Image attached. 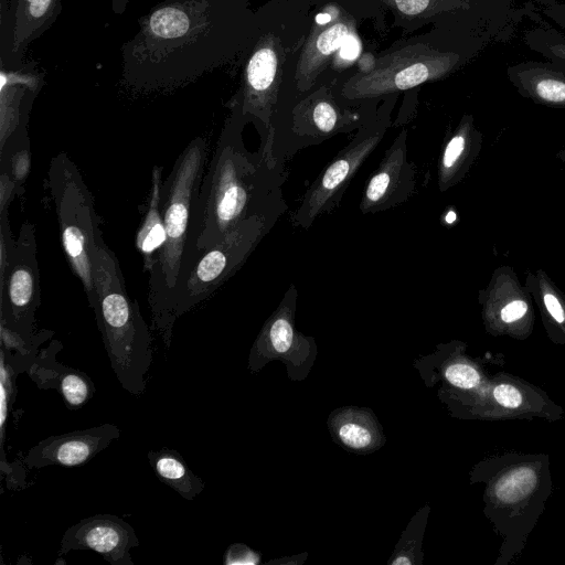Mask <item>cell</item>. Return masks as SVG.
I'll use <instances>...</instances> for the list:
<instances>
[{
	"instance_id": "cell-1",
	"label": "cell",
	"mask_w": 565,
	"mask_h": 565,
	"mask_svg": "<svg viewBox=\"0 0 565 565\" xmlns=\"http://www.w3.org/2000/svg\"><path fill=\"white\" fill-rule=\"evenodd\" d=\"M227 0H164L124 43L122 79L134 89H172L195 81L228 53Z\"/></svg>"
},
{
	"instance_id": "cell-2",
	"label": "cell",
	"mask_w": 565,
	"mask_h": 565,
	"mask_svg": "<svg viewBox=\"0 0 565 565\" xmlns=\"http://www.w3.org/2000/svg\"><path fill=\"white\" fill-rule=\"evenodd\" d=\"M243 117L238 105L221 131L202 179L192 207L178 282L200 253L220 242L238 224L256 215L287 209L281 194L286 178L284 160L275 154L273 139H265L256 152L246 149L242 139Z\"/></svg>"
},
{
	"instance_id": "cell-3",
	"label": "cell",
	"mask_w": 565,
	"mask_h": 565,
	"mask_svg": "<svg viewBox=\"0 0 565 565\" xmlns=\"http://www.w3.org/2000/svg\"><path fill=\"white\" fill-rule=\"evenodd\" d=\"M470 483H483V513L501 539L495 565H509L526 546L553 484L550 456L516 451L478 461Z\"/></svg>"
},
{
	"instance_id": "cell-4",
	"label": "cell",
	"mask_w": 565,
	"mask_h": 565,
	"mask_svg": "<svg viewBox=\"0 0 565 565\" xmlns=\"http://www.w3.org/2000/svg\"><path fill=\"white\" fill-rule=\"evenodd\" d=\"M206 157L207 141L204 137L190 141L177 158L160 191L166 239L149 270L148 305L151 328L167 349L171 345L174 327L172 300L182 271L192 207L203 179Z\"/></svg>"
},
{
	"instance_id": "cell-5",
	"label": "cell",
	"mask_w": 565,
	"mask_h": 565,
	"mask_svg": "<svg viewBox=\"0 0 565 565\" xmlns=\"http://www.w3.org/2000/svg\"><path fill=\"white\" fill-rule=\"evenodd\" d=\"M94 298L89 302L111 369L124 390L140 396L152 364V337L138 301L129 298L115 254L99 239L93 257Z\"/></svg>"
},
{
	"instance_id": "cell-6",
	"label": "cell",
	"mask_w": 565,
	"mask_h": 565,
	"mask_svg": "<svg viewBox=\"0 0 565 565\" xmlns=\"http://www.w3.org/2000/svg\"><path fill=\"white\" fill-rule=\"evenodd\" d=\"M47 184L57 215L61 245L89 303L95 290L93 257L103 237L94 198L81 171L65 152L51 159Z\"/></svg>"
},
{
	"instance_id": "cell-7",
	"label": "cell",
	"mask_w": 565,
	"mask_h": 565,
	"mask_svg": "<svg viewBox=\"0 0 565 565\" xmlns=\"http://www.w3.org/2000/svg\"><path fill=\"white\" fill-rule=\"evenodd\" d=\"M285 210L256 215L238 224L220 242L200 253L175 287L172 322L210 298L247 260Z\"/></svg>"
},
{
	"instance_id": "cell-8",
	"label": "cell",
	"mask_w": 565,
	"mask_h": 565,
	"mask_svg": "<svg viewBox=\"0 0 565 565\" xmlns=\"http://www.w3.org/2000/svg\"><path fill=\"white\" fill-rule=\"evenodd\" d=\"M448 402L460 418L480 420H511L541 418L557 422L564 409L546 392L529 381L500 371L477 393L450 396Z\"/></svg>"
},
{
	"instance_id": "cell-9",
	"label": "cell",
	"mask_w": 565,
	"mask_h": 565,
	"mask_svg": "<svg viewBox=\"0 0 565 565\" xmlns=\"http://www.w3.org/2000/svg\"><path fill=\"white\" fill-rule=\"evenodd\" d=\"M40 303L35 226L26 220L13 249L0 258V323L31 340Z\"/></svg>"
},
{
	"instance_id": "cell-10",
	"label": "cell",
	"mask_w": 565,
	"mask_h": 565,
	"mask_svg": "<svg viewBox=\"0 0 565 565\" xmlns=\"http://www.w3.org/2000/svg\"><path fill=\"white\" fill-rule=\"evenodd\" d=\"M386 124L373 122L358 135L331 160L305 193L291 223L309 228L321 215L331 212L342 199L353 175L376 149L386 132Z\"/></svg>"
},
{
	"instance_id": "cell-11",
	"label": "cell",
	"mask_w": 565,
	"mask_h": 565,
	"mask_svg": "<svg viewBox=\"0 0 565 565\" xmlns=\"http://www.w3.org/2000/svg\"><path fill=\"white\" fill-rule=\"evenodd\" d=\"M409 47L397 52L390 63L380 65L367 75L351 78L342 89L348 99L376 97L396 90L415 87L428 79H435L449 73L460 63V55L452 52L430 50L414 52Z\"/></svg>"
},
{
	"instance_id": "cell-12",
	"label": "cell",
	"mask_w": 565,
	"mask_h": 565,
	"mask_svg": "<svg viewBox=\"0 0 565 565\" xmlns=\"http://www.w3.org/2000/svg\"><path fill=\"white\" fill-rule=\"evenodd\" d=\"M484 330L492 337L526 340L534 329L533 299L514 268L497 267L488 285L478 291Z\"/></svg>"
},
{
	"instance_id": "cell-13",
	"label": "cell",
	"mask_w": 565,
	"mask_h": 565,
	"mask_svg": "<svg viewBox=\"0 0 565 565\" xmlns=\"http://www.w3.org/2000/svg\"><path fill=\"white\" fill-rule=\"evenodd\" d=\"M407 134L401 131L363 189L362 214L379 213L407 201L416 190L417 168L407 156Z\"/></svg>"
},
{
	"instance_id": "cell-14",
	"label": "cell",
	"mask_w": 565,
	"mask_h": 565,
	"mask_svg": "<svg viewBox=\"0 0 565 565\" xmlns=\"http://www.w3.org/2000/svg\"><path fill=\"white\" fill-rule=\"evenodd\" d=\"M139 546L134 527L114 514H96L70 526L61 539L58 557L70 551H94L111 565H134L130 550Z\"/></svg>"
},
{
	"instance_id": "cell-15",
	"label": "cell",
	"mask_w": 565,
	"mask_h": 565,
	"mask_svg": "<svg viewBox=\"0 0 565 565\" xmlns=\"http://www.w3.org/2000/svg\"><path fill=\"white\" fill-rule=\"evenodd\" d=\"M120 430L115 424L53 435L30 448L23 462L29 469L49 466L77 467L92 460L118 439Z\"/></svg>"
},
{
	"instance_id": "cell-16",
	"label": "cell",
	"mask_w": 565,
	"mask_h": 565,
	"mask_svg": "<svg viewBox=\"0 0 565 565\" xmlns=\"http://www.w3.org/2000/svg\"><path fill=\"white\" fill-rule=\"evenodd\" d=\"M62 348L58 340H53L39 352L28 374L39 388L55 390L67 408L78 409L93 397L96 388L86 373L56 361V353Z\"/></svg>"
},
{
	"instance_id": "cell-17",
	"label": "cell",
	"mask_w": 565,
	"mask_h": 565,
	"mask_svg": "<svg viewBox=\"0 0 565 565\" xmlns=\"http://www.w3.org/2000/svg\"><path fill=\"white\" fill-rule=\"evenodd\" d=\"M483 135L471 115H465L455 130L445 139L437 164V184L446 192L460 183L478 158Z\"/></svg>"
},
{
	"instance_id": "cell-18",
	"label": "cell",
	"mask_w": 565,
	"mask_h": 565,
	"mask_svg": "<svg viewBox=\"0 0 565 565\" xmlns=\"http://www.w3.org/2000/svg\"><path fill=\"white\" fill-rule=\"evenodd\" d=\"M518 93L534 104L565 109V68L552 61H523L507 68Z\"/></svg>"
},
{
	"instance_id": "cell-19",
	"label": "cell",
	"mask_w": 565,
	"mask_h": 565,
	"mask_svg": "<svg viewBox=\"0 0 565 565\" xmlns=\"http://www.w3.org/2000/svg\"><path fill=\"white\" fill-rule=\"evenodd\" d=\"M61 0H11L2 46L11 57L18 56L56 20Z\"/></svg>"
},
{
	"instance_id": "cell-20",
	"label": "cell",
	"mask_w": 565,
	"mask_h": 565,
	"mask_svg": "<svg viewBox=\"0 0 565 565\" xmlns=\"http://www.w3.org/2000/svg\"><path fill=\"white\" fill-rule=\"evenodd\" d=\"M524 286L539 308L547 338L565 345V294L542 268L525 270Z\"/></svg>"
},
{
	"instance_id": "cell-21",
	"label": "cell",
	"mask_w": 565,
	"mask_h": 565,
	"mask_svg": "<svg viewBox=\"0 0 565 565\" xmlns=\"http://www.w3.org/2000/svg\"><path fill=\"white\" fill-rule=\"evenodd\" d=\"M446 349L448 354L441 372L444 380L451 387L448 395H470L489 382L491 375L483 363L466 354V343L454 341Z\"/></svg>"
},
{
	"instance_id": "cell-22",
	"label": "cell",
	"mask_w": 565,
	"mask_h": 565,
	"mask_svg": "<svg viewBox=\"0 0 565 565\" xmlns=\"http://www.w3.org/2000/svg\"><path fill=\"white\" fill-rule=\"evenodd\" d=\"M162 167L152 170L149 200L143 220L136 235V247L143 259V270L149 271L164 244L166 231L160 211Z\"/></svg>"
},
{
	"instance_id": "cell-23",
	"label": "cell",
	"mask_w": 565,
	"mask_h": 565,
	"mask_svg": "<svg viewBox=\"0 0 565 565\" xmlns=\"http://www.w3.org/2000/svg\"><path fill=\"white\" fill-rule=\"evenodd\" d=\"M147 456L157 478L183 499L192 501L204 490V480L191 471L177 450L161 448L148 451Z\"/></svg>"
},
{
	"instance_id": "cell-24",
	"label": "cell",
	"mask_w": 565,
	"mask_h": 565,
	"mask_svg": "<svg viewBox=\"0 0 565 565\" xmlns=\"http://www.w3.org/2000/svg\"><path fill=\"white\" fill-rule=\"evenodd\" d=\"M347 128L337 108L327 100L316 103L308 115V121L296 127L298 137L323 140Z\"/></svg>"
},
{
	"instance_id": "cell-25",
	"label": "cell",
	"mask_w": 565,
	"mask_h": 565,
	"mask_svg": "<svg viewBox=\"0 0 565 565\" xmlns=\"http://www.w3.org/2000/svg\"><path fill=\"white\" fill-rule=\"evenodd\" d=\"M523 41L532 51L565 68V35L541 21L524 31Z\"/></svg>"
},
{
	"instance_id": "cell-26",
	"label": "cell",
	"mask_w": 565,
	"mask_h": 565,
	"mask_svg": "<svg viewBox=\"0 0 565 565\" xmlns=\"http://www.w3.org/2000/svg\"><path fill=\"white\" fill-rule=\"evenodd\" d=\"M348 35L349 29L343 23L333 24L322 31L306 50L300 71L312 74L332 52L341 46Z\"/></svg>"
},
{
	"instance_id": "cell-27",
	"label": "cell",
	"mask_w": 565,
	"mask_h": 565,
	"mask_svg": "<svg viewBox=\"0 0 565 565\" xmlns=\"http://www.w3.org/2000/svg\"><path fill=\"white\" fill-rule=\"evenodd\" d=\"M20 372L6 359L0 350V444H1V473L4 475L10 467L6 461L3 450L6 426L15 395L14 380Z\"/></svg>"
},
{
	"instance_id": "cell-28",
	"label": "cell",
	"mask_w": 565,
	"mask_h": 565,
	"mask_svg": "<svg viewBox=\"0 0 565 565\" xmlns=\"http://www.w3.org/2000/svg\"><path fill=\"white\" fill-rule=\"evenodd\" d=\"M54 334L51 330H41L31 340L0 323L1 347L7 351H15L19 355L35 360L39 347Z\"/></svg>"
},
{
	"instance_id": "cell-29",
	"label": "cell",
	"mask_w": 565,
	"mask_h": 565,
	"mask_svg": "<svg viewBox=\"0 0 565 565\" xmlns=\"http://www.w3.org/2000/svg\"><path fill=\"white\" fill-rule=\"evenodd\" d=\"M337 434L342 444L355 450L367 448L373 443L372 430L359 420H345L339 425Z\"/></svg>"
},
{
	"instance_id": "cell-30",
	"label": "cell",
	"mask_w": 565,
	"mask_h": 565,
	"mask_svg": "<svg viewBox=\"0 0 565 565\" xmlns=\"http://www.w3.org/2000/svg\"><path fill=\"white\" fill-rule=\"evenodd\" d=\"M258 562L259 556L243 544L231 545L224 555V564L226 565L257 564Z\"/></svg>"
},
{
	"instance_id": "cell-31",
	"label": "cell",
	"mask_w": 565,
	"mask_h": 565,
	"mask_svg": "<svg viewBox=\"0 0 565 565\" xmlns=\"http://www.w3.org/2000/svg\"><path fill=\"white\" fill-rule=\"evenodd\" d=\"M541 3L540 11L565 31V2L555 0H536Z\"/></svg>"
},
{
	"instance_id": "cell-32",
	"label": "cell",
	"mask_w": 565,
	"mask_h": 565,
	"mask_svg": "<svg viewBox=\"0 0 565 565\" xmlns=\"http://www.w3.org/2000/svg\"><path fill=\"white\" fill-rule=\"evenodd\" d=\"M17 193V185L6 172L0 174V214L9 213V205Z\"/></svg>"
},
{
	"instance_id": "cell-33",
	"label": "cell",
	"mask_w": 565,
	"mask_h": 565,
	"mask_svg": "<svg viewBox=\"0 0 565 565\" xmlns=\"http://www.w3.org/2000/svg\"><path fill=\"white\" fill-rule=\"evenodd\" d=\"M396 7L406 15H415L423 12L429 4V0H395Z\"/></svg>"
},
{
	"instance_id": "cell-34",
	"label": "cell",
	"mask_w": 565,
	"mask_h": 565,
	"mask_svg": "<svg viewBox=\"0 0 565 565\" xmlns=\"http://www.w3.org/2000/svg\"><path fill=\"white\" fill-rule=\"evenodd\" d=\"M360 53V43L353 35H348L340 46V55L345 60H354Z\"/></svg>"
},
{
	"instance_id": "cell-35",
	"label": "cell",
	"mask_w": 565,
	"mask_h": 565,
	"mask_svg": "<svg viewBox=\"0 0 565 565\" xmlns=\"http://www.w3.org/2000/svg\"><path fill=\"white\" fill-rule=\"evenodd\" d=\"M494 13L503 14L507 9H510V6L514 2V0H488Z\"/></svg>"
},
{
	"instance_id": "cell-36",
	"label": "cell",
	"mask_w": 565,
	"mask_h": 565,
	"mask_svg": "<svg viewBox=\"0 0 565 565\" xmlns=\"http://www.w3.org/2000/svg\"><path fill=\"white\" fill-rule=\"evenodd\" d=\"M556 157L563 163V173L565 175V146L557 151Z\"/></svg>"
}]
</instances>
